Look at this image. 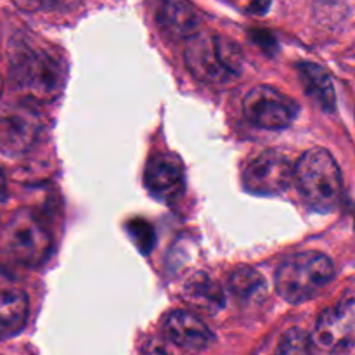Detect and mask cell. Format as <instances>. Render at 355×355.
Listing matches in <instances>:
<instances>
[{
  "mask_svg": "<svg viewBox=\"0 0 355 355\" xmlns=\"http://www.w3.org/2000/svg\"><path fill=\"white\" fill-rule=\"evenodd\" d=\"M298 73H300V78L309 96L324 111L335 110V87H333L331 76L328 75V71L314 62H302L298 64Z\"/></svg>",
  "mask_w": 355,
  "mask_h": 355,
  "instance_id": "14",
  "label": "cell"
},
{
  "mask_svg": "<svg viewBox=\"0 0 355 355\" xmlns=\"http://www.w3.org/2000/svg\"><path fill=\"white\" fill-rule=\"evenodd\" d=\"M184 59L198 80L211 85H227L234 82L243 66V55L238 45L207 31H198L187 38Z\"/></svg>",
  "mask_w": 355,
  "mask_h": 355,
  "instance_id": "2",
  "label": "cell"
},
{
  "mask_svg": "<svg viewBox=\"0 0 355 355\" xmlns=\"http://www.w3.org/2000/svg\"><path fill=\"white\" fill-rule=\"evenodd\" d=\"M293 180L298 193L314 210L331 211L342 200V172L326 149H309L293 166Z\"/></svg>",
  "mask_w": 355,
  "mask_h": 355,
  "instance_id": "3",
  "label": "cell"
},
{
  "mask_svg": "<svg viewBox=\"0 0 355 355\" xmlns=\"http://www.w3.org/2000/svg\"><path fill=\"white\" fill-rule=\"evenodd\" d=\"M144 355H172V350L163 340L151 338L144 345Z\"/></svg>",
  "mask_w": 355,
  "mask_h": 355,
  "instance_id": "18",
  "label": "cell"
},
{
  "mask_svg": "<svg viewBox=\"0 0 355 355\" xmlns=\"http://www.w3.org/2000/svg\"><path fill=\"white\" fill-rule=\"evenodd\" d=\"M277 355H314V343L307 333L293 328L281 340Z\"/></svg>",
  "mask_w": 355,
  "mask_h": 355,
  "instance_id": "16",
  "label": "cell"
},
{
  "mask_svg": "<svg viewBox=\"0 0 355 355\" xmlns=\"http://www.w3.org/2000/svg\"><path fill=\"white\" fill-rule=\"evenodd\" d=\"M158 23L173 38H191L201 23L196 7L186 2H166L158 10Z\"/></svg>",
  "mask_w": 355,
  "mask_h": 355,
  "instance_id": "12",
  "label": "cell"
},
{
  "mask_svg": "<svg viewBox=\"0 0 355 355\" xmlns=\"http://www.w3.org/2000/svg\"><path fill=\"white\" fill-rule=\"evenodd\" d=\"M146 187L153 196L172 203L179 200L186 189V173L179 156L172 153H158L148 162L144 173Z\"/></svg>",
  "mask_w": 355,
  "mask_h": 355,
  "instance_id": "10",
  "label": "cell"
},
{
  "mask_svg": "<svg viewBox=\"0 0 355 355\" xmlns=\"http://www.w3.org/2000/svg\"><path fill=\"white\" fill-rule=\"evenodd\" d=\"M2 92H3V78L0 76V96H2Z\"/></svg>",
  "mask_w": 355,
  "mask_h": 355,
  "instance_id": "20",
  "label": "cell"
},
{
  "mask_svg": "<svg viewBox=\"0 0 355 355\" xmlns=\"http://www.w3.org/2000/svg\"><path fill=\"white\" fill-rule=\"evenodd\" d=\"M293 180V165L284 155L266 151L248 162L243 172L245 189L260 196H272L286 189Z\"/></svg>",
  "mask_w": 355,
  "mask_h": 355,
  "instance_id": "8",
  "label": "cell"
},
{
  "mask_svg": "<svg viewBox=\"0 0 355 355\" xmlns=\"http://www.w3.org/2000/svg\"><path fill=\"white\" fill-rule=\"evenodd\" d=\"M243 111L250 123L267 130H281L295 121L298 104L272 87L260 85L246 94Z\"/></svg>",
  "mask_w": 355,
  "mask_h": 355,
  "instance_id": "7",
  "label": "cell"
},
{
  "mask_svg": "<svg viewBox=\"0 0 355 355\" xmlns=\"http://www.w3.org/2000/svg\"><path fill=\"white\" fill-rule=\"evenodd\" d=\"M3 248L17 263L37 267L51 255L52 236L33 211L19 210L3 229Z\"/></svg>",
  "mask_w": 355,
  "mask_h": 355,
  "instance_id": "5",
  "label": "cell"
},
{
  "mask_svg": "<svg viewBox=\"0 0 355 355\" xmlns=\"http://www.w3.org/2000/svg\"><path fill=\"white\" fill-rule=\"evenodd\" d=\"M42 123L35 110L28 106L7 107L0 113V153L17 156L37 142Z\"/></svg>",
  "mask_w": 355,
  "mask_h": 355,
  "instance_id": "9",
  "label": "cell"
},
{
  "mask_svg": "<svg viewBox=\"0 0 355 355\" xmlns=\"http://www.w3.org/2000/svg\"><path fill=\"white\" fill-rule=\"evenodd\" d=\"M187 293H189V298H193V300L196 297H200L201 300H205V304L208 305L222 304L220 288H217L211 281H208L207 276L189 283V286H187Z\"/></svg>",
  "mask_w": 355,
  "mask_h": 355,
  "instance_id": "17",
  "label": "cell"
},
{
  "mask_svg": "<svg viewBox=\"0 0 355 355\" xmlns=\"http://www.w3.org/2000/svg\"><path fill=\"white\" fill-rule=\"evenodd\" d=\"M333 277L335 266L324 253H295L277 267L276 290L283 300L302 304L324 290Z\"/></svg>",
  "mask_w": 355,
  "mask_h": 355,
  "instance_id": "4",
  "label": "cell"
},
{
  "mask_svg": "<svg viewBox=\"0 0 355 355\" xmlns=\"http://www.w3.org/2000/svg\"><path fill=\"white\" fill-rule=\"evenodd\" d=\"M311 340L329 354L352 349L355 345V291H347L333 307L319 315Z\"/></svg>",
  "mask_w": 355,
  "mask_h": 355,
  "instance_id": "6",
  "label": "cell"
},
{
  "mask_svg": "<svg viewBox=\"0 0 355 355\" xmlns=\"http://www.w3.org/2000/svg\"><path fill=\"white\" fill-rule=\"evenodd\" d=\"M10 80L26 97L47 103L55 99L64 87V61L51 49L19 45L10 59Z\"/></svg>",
  "mask_w": 355,
  "mask_h": 355,
  "instance_id": "1",
  "label": "cell"
},
{
  "mask_svg": "<svg viewBox=\"0 0 355 355\" xmlns=\"http://www.w3.org/2000/svg\"><path fill=\"white\" fill-rule=\"evenodd\" d=\"M231 293L241 302H262L267 295V284L262 274L257 272L252 267H239L229 277Z\"/></svg>",
  "mask_w": 355,
  "mask_h": 355,
  "instance_id": "15",
  "label": "cell"
},
{
  "mask_svg": "<svg viewBox=\"0 0 355 355\" xmlns=\"http://www.w3.org/2000/svg\"><path fill=\"white\" fill-rule=\"evenodd\" d=\"M7 201V179L3 175V172L0 170V208L6 205Z\"/></svg>",
  "mask_w": 355,
  "mask_h": 355,
  "instance_id": "19",
  "label": "cell"
},
{
  "mask_svg": "<svg viewBox=\"0 0 355 355\" xmlns=\"http://www.w3.org/2000/svg\"><path fill=\"white\" fill-rule=\"evenodd\" d=\"M30 314V302L21 290H0V342L21 333Z\"/></svg>",
  "mask_w": 355,
  "mask_h": 355,
  "instance_id": "13",
  "label": "cell"
},
{
  "mask_svg": "<svg viewBox=\"0 0 355 355\" xmlns=\"http://www.w3.org/2000/svg\"><path fill=\"white\" fill-rule=\"evenodd\" d=\"M163 333L173 345L186 350H203L214 342L211 329L187 311L168 312L163 319Z\"/></svg>",
  "mask_w": 355,
  "mask_h": 355,
  "instance_id": "11",
  "label": "cell"
}]
</instances>
